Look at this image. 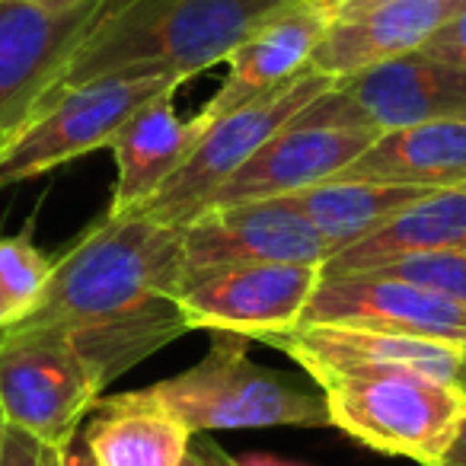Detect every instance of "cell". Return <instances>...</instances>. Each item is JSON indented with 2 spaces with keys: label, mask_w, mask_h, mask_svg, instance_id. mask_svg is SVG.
<instances>
[{
  "label": "cell",
  "mask_w": 466,
  "mask_h": 466,
  "mask_svg": "<svg viewBox=\"0 0 466 466\" xmlns=\"http://www.w3.org/2000/svg\"><path fill=\"white\" fill-rule=\"evenodd\" d=\"M179 227L141 211H106L55 259L42 304L7 329H52L65 336L106 390L192 332L179 310Z\"/></svg>",
  "instance_id": "6da1fadb"
},
{
  "label": "cell",
  "mask_w": 466,
  "mask_h": 466,
  "mask_svg": "<svg viewBox=\"0 0 466 466\" xmlns=\"http://www.w3.org/2000/svg\"><path fill=\"white\" fill-rule=\"evenodd\" d=\"M285 4L291 0H128L86 35L48 99L116 71H160L188 80L227 65L233 48Z\"/></svg>",
  "instance_id": "7a4b0ae2"
},
{
  "label": "cell",
  "mask_w": 466,
  "mask_h": 466,
  "mask_svg": "<svg viewBox=\"0 0 466 466\" xmlns=\"http://www.w3.org/2000/svg\"><path fill=\"white\" fill-rule=\"evenodd\" d=\"M192 434L224 428H329L323 390L262 368L249 358V339L211 332V349L182 374L144 387Z\"/></svg>",
  "instance_id": "3957f363"
},
{
  "label": "cell",
  "mask_w": 466,
  "mask_h": 466,
  "mask_svg": "<svg viewBox=\"0 0 466 466\" xmlns=\"http://www.w3.org/2000/svg\"><path fill=\"white\" fill-rule=\"evenodd\" d=\"M319 390L329 428L383 457H406L419 466L444 457L466 415V396L453 383L425 374L336 377Z\"/></svg>",
  "instance_id": "277c9868"
},
{
  "label": "cell",
  "mask_w": 466,
  "mask_h": 466,
  "mask_svg": "<svg viewBox=\"0 0 466 466\" xmlns=\"http://www.w3.org/2000/svg\"><path fill=\"white\" fill-rule=\"evenodd\" d=\"M186 84L176 74L116 71L48 99L0 150V188L35 179L65 163L103 150L116 131L154 96Z\"/></svg>",
  "instance_id": "5b68a950"
},
{
  "label": "cell",
  "mask_w": 466,
  "mask_h": 466,
  "mask_svg": "<svg viewBox=\"0 0 466 466\" xmlns=\"http://www.w3.org/2000/svg\"><path fill=\"white\" fill-rule=\"evenodd\" d=\"M336 84L326 74H317L307 67L294 80L281 84L279 90L253 99L247 106H237L227 116H218L201 131L198 144L186 157L173 179L160 188L150 201H144L135 211L160 220L169 227H182L192 218H198L208 208L211 195L230 179L262 144L272 135H279L304 106H310L319 93H326Z\"/></svg>",
  "instance_id": "8992f818"
},
{
  "label": "cell",
  "mask_w": 466,
  "mask_h": 466,
  "mask_svg": "<svg viewBox=\"0 0 466 466\" xmlns=\"http://www.w3.org/2000/svg\"><path fill=\"white\" fill-rule=\"evenodd\" d=\"M300 122L383 131L425 122H466V67L425 52L342 77L298 112Z\"/></svg>",
  "instance_id": "52a82bcc"
},
{
  "label": "cell",
  "mask_w": 466,
  "mask_h": 466,
  "mask_svg": "<svg viewBox=\"0 0 466 466\" xmlns=\"http://www.w3.org/2000/svg\"><path fill=\"white\" fill-rule=\"evenodd\" d=\"M128 0H0V131L48 99L86 35Z\"/></svg>",
  "instance_id": "ba28073f"
},
{
  "label": "cell",
  "mask_w": 466,
  "mask_h": 466,
  "mask_svg": "<svg viewBox=\"0 0 466 466\" xmlns=\"http://www.w3.org/2000/svg\"><path fill=\"white\" fill-rule=\"evenodd\" d=\"M99 396L103 387L65 336L0 332V406L7 425L33 434L42 447L65 451Z\"/></svg>",
  "instance_id": "9c48e42d"
},
{
  "label": "cell",
  "mask_w": 466,
  "mask_h": 466,
  "mask_svg": "<svg viewBox=\"0 0 466 466\" xmlns=\"http://www.w3.org/2000/svg\"><path fill=\"white\" fill-rule=\"evenodd\" d=\"M182 291L208 275L240 266L307 262L326 266L329 247L288 198L208 208L179 227Z\"/></svg>",
  "instance_id": "30bf717a"
},
{
  "label": "cell",
  "mask_w": 466,
  "mask_h": 466,
  "mask_svg": "<svg viewBox=\"0 0 466 466\" xmlns=\"http://www.w3.org/2000/svg\"><path fill=\"white\" fill-rule=\"evenodd\" d=\"M319 279L323 266L307 262L227 268L188 285L179 294V310L188 329L233 332L262 342L304 323Z\"/></svg>",
  "instance_id": "8fae6325"
},
{
  "label": "cell",
  "mask_w": 466,
  "mask_h": 466,
  "mask_svg": "<svg viewBox=\"0 0 466 466\" xmlns=\"http://www.w3.org/2000/svg\"><path fill=\"white\" fill-rule=\"evenodd\" d=\"M262 342L300 364L317 387L336 377L374 374H425L453 383L463 361L460 345L339 323H300Z\"/></svg>",
  "instance_id": "7c38bea8"
},
{
  "label": "cell",
  "mask_w": 466,
  "mask_h": 466,
  "mask_svg": "<svg viewBox=\"0 0 466 466\" xmlns=\"http://www.w3.org/2000/svg\"><path fill=\"white\" fill-rule=\"evenodd\" d=\"M304 323H339L361 329L419 336L466 349V307L419 285L374 272L323 275Z\"/></svg>",
  "instance_id": "4fadbf2b"
},
{
  "label": "cell",
  "mask_w": 466,
  "mask_h": 466,
  "mask_svg": "<svg viewBox=\"0 0 466 466\" xmlns=\"http://www.w3.org/2000/svg\"><path fill=\"white\" fill-rule=\"evenodd\" d=\"M342 0H291L262 20L227 58V77L220 90L201 106L198 118L211 122L237 106H247L279 90L310 67L319 39L336 20Z\"/></svg>",
  "instance_id": "5bb4252c"
},
{
  "label": "cell",
  "mask_w": 466,
  "mask_h": 466,
  "mask_svg": "<svg viewBox=\"0 0 466 466\" xmlns=\"http://www.w3.org/2000/svg\"><path fill=\"white\" fill-rule=\"evenodd\" d=\"M466 0H342L310 67L332 80L412 55Z\"/></svg>",
  "instance_id": "9a60e30c"
},
{
  "label": "cell",
  "mask_w": 466,
  "mask_h": 466,
  "mask_svg": "<svg viewBox=\"0 0 466 466\" xmlns=\"http://www.w3.org/2000/svg\"><path fill=\"white\" fill-rule=\"evenodd\" d=\"M374 137V131L310 125L294 116L211 195L208 208L285 198L300 188L336 179Z\"/></svg>",
  "instance_id": "2e32d148"
},
{
  "label": "cell",
  "mask_w": 466,
  "mask_h": 466,
  "mask_svg": "<svg viewBox=\"0 0 466 466\" xmlns=\"http://www.w3.org/2000/svg\"><path fill=\"white\" fill-rule=\"evenodd\" d=\"M176 90H167L144 103L122 128L116 131L109 150L116 157V192H112V214L135 211L150 201L176 169L186 163L201 131L205 118H179L176 112Z\"/></svg>",
  "instance_id": "e0dca14e"
},
{
  "label": "cell",
  "mask_w": 466,
  "mask_h": 466,
  "mask_svg": "<svg viewBox=\"0 0 466 466\" xmlns=\"http://www.w3.org/2000/svg\"><path fill=\"white\" fill-rule=\"evenodd\" d=\"M195 434L144 390L99 396L84 425V451L96 466H182Z\"/></svg>",
  "instance_id": "ac0fdd59"
},
{
  "label": "cell",
  "mask_w": 466,
  "mask_h": 466,
  "mask_svg": "<svg viewBox=\"0 0 466 466\" xmlns=\"http://www.w3.org/2000/svg\"><path fill=\"white\" fill-rule=\"evenodd\" d=\"M336 179L447 188L466 182V122H425L377 135Z\"/></svg>",
  "instance_id": "d6986e66"
},
{
  "label": "cell",
  "mask_w": 466,
  "mask_h": 466,
  "mask_svg": "<svg viewBox=\"0 0 466 466\" xmlns=\"http://www.w3.org/2000/svg\"><path fill=\"white\" fill-rule=\"evenodd\" d=\"M428 249H466V182L421 195L380 230L332 256L323 275L361 272L377 262Z\"/></svg>",
  "instance_id": "ffe728a7"
},
{
  "label": "cell",
  "mask_w": 466,
  "mask_h": 466,
  "mask_svg": "<svg viewBox=\"0 0 466 466\" xmlns=\"http://www.w3.org/2000/svg\"><path fill=\"white\" fill-rule=\"evenodd\" d=\"M434 188L396 186V182H368V179H326L319 186L300 188L285 195L300 214L313 224L329 247V259L351 243L364 240L393 220L402 208L419 201Z\"/></svg>",
  "instance_id": "44dd1931"
},
{
  "label": "cell",
  "mask_w": 466,
  "mask_h": 466,
  "mask_svg": "<svg viewBox=\"0 0 466 466\" xmlns=\"http://www.w3.org/2000/svg\"><path fill=\"white\" fill-rule=\"evenodd\" d=\"M52 272L55 259H48L29 237H0V298L7 304L10 326L42 304Z\"/></svg>",
  "instance_id": "7402d4cb"
},
{
  "label": "cell",
  "mask_w": 466,
  "mask_h": 466,
  "mask_svg": "<svg viewBox=\"0 0 466 466\" xmlns=\"http://www.w3.org/2000/svg\"><path fill=\"white\" fill-rule=\"evenodd\" d=\"M361 272L387 275L409 285H419L447 300L466 307V249H428V253H406L396 259L377 262Z\"/></svg>",
  "instance_id": "603a6c76"
},
{
  "label": "cell",
  "mask_w": 466,
  "mask_h": 466,
  "mask_svg": "<svg viewBox=\"0 0 466 466\" xmlns=\"http://www.w3.org/2000/svg\"><path fill=\"white\" fill-rule=\"evenodd\" d=\"M438 61H447L453 67H466V4L419 48Z\"/></svg>",
  "instance_id": "cb8c5ba5"
},
{
  "label": "cell",
  "mask_w": 466,
  "mask_h": 466,
  "mask_svg": "<svg viewBox=\"0 0 466 466\" xmlns=\"http://www.w3.org/2000/svg\"><path fill=\"white\" fill-rule=\"evenodd\" d=\"M42 457H46V447H42L33 434L7 425V438H4V457H0V466H42Z\"/></svg>",
  "instance_id": "d4e9b609"
},
{
  "label": "cell",
  "mask_w": 466,
  "mask_h": 466,
  "mask_svg": "<svg viewBox=\"0 0 466 466\" xmlns=\"http://www.w3.org/2000/svg\"><path fill=\"white\" fill-rule=\"evenodd\" d=\"M192 447H195V453H198L205 466H240V460L233 457V453H227L224 447H220L218 441H211V438H198V434H195Z\"/></svg>",
  "instance_id": "484cf974"
},
{
  "label": "cell",
  "mask_w": 466,
  "mask_h": 466,
  "mask_svg": "<svg viewBox=\"0 0 466 466\" xmlns=\"http://www.w3.org/2000/svg\"><path fill=\"white\" fill-rule=\"evenodd\" d=\"M434 466H466V415H463V421H460V428H457V434H453L447 453Z\"/></svg>",
  "instance_id": "4316f807"
},
{
  "label": "cell",
  "mask_w": 466,
  "mask_h": 466,
  "mask_svg": "<svg viewBox=\"0 0 466 466\" xmlns=\"http://www.w3.org/2000/svg\"><path fill=\"white\" fill-rule=\"evenodd\" d=\"M240 466H307L298 463V460H285V457H275V453H247V457H237Z\"/></svg>",
  "instance_id": "83f0119b"
},
{
  "label": "cell",
  "mask_w": 466,
  "mask_h": 466,
  "mask_svg": "<svg viewBox=\"0 0 466 466\" xmlns=\"http://www.w3.org/2000/svg\"><path fill=\"white\" fill-rule=\"evenodd\" d=\"M61 466H96V460L84 451V447H65L61 451Z\"/></svg>",
  "instance_id": "f1b7e54d"
},
{
  "label": "cell",
  "mask_w": 466,
  "mask_h": 466,
  "mask_svg": "<svg viewBox=\"0 0 466 466\" xmlns=\"http://www.w3.org/2000/svg\"><path fill=\"white\" fill-rule=\"evenodd\" d=\"M453 387H457L460 393L466 396V349H463V361H460V370H457V377H453Z\"/></svg>",
  "instance_id": "f546056e"
},
{
  "label": "cell",
  "mask_w": 466,
  "mask_h": 466,
  "mask_svg": "<svg viewBox=\"0 0 466 466\" xmlns=\"http://www.w3.org/2000/svg\"><path fill=\"white\" fill-rule=\"evenodd\" d=\"M42 466H61V451H55V447H46V457H42Z\"/></svg>",
  "instance_id": "4dcf8cb0"
},
{
  "label": "cell",
  "mask_w": 466,
  "mask_h": 466,
  "mask_svg": "<svg viewBox=\"0 0 466 466\" xmlns=\"http://www.w3.org/2000/svg\"><path fill=\"white\" fill-rule=\"evenodd\" d=\"M4 438H7V415H4V406H0V457H4Z\"/></svg>",
  "instance_id": "1f68e13d"
},
{
  "label": "cell",
  "mask_w": 466,
  "mask_h": 466,
  "mask_svg": "<svg viewBox=\"0 0 466 466\" xmlns=\"http://www.w3.org/2000/svg\"><path fill=\"white\" fill-rule=\"evenodd\" d=\"M10 326V313H7V304H4V298H0V332Z\"/></svg>",
  "instance_id": "d6a6232c"
},
{
  "label": "cell",
  "mask_w": 466,
  "mask_h": 466,
  "mask_svg": "<svg viewBox=\"0 0 466 466\" xmlns=\"http://www.w3.org/2000/svg\"><path fill=\"white\" fill-rule=\"evenodd\" d=\"M182 466H205V463H201V457H198V453H195V447L186 453V460H182Z\"/></svg>",
  "instance_id": "836d02e7"
},
{
  "label": "cell",
  "mask_w": 466,
  "mask_h": 466,
  "mask_svg": "<svg viewBox=\"0 0 466 466\" xmlns=\"http://www.w3.org/2000/svg\"><path fill=\"white\" fill-rule=\"evenodd\" d=\"M10 135H14V131H0V150L7 147V141H10Z\"/></svg>",
  "instance_id": "e575fe53"
}]
</instances>
